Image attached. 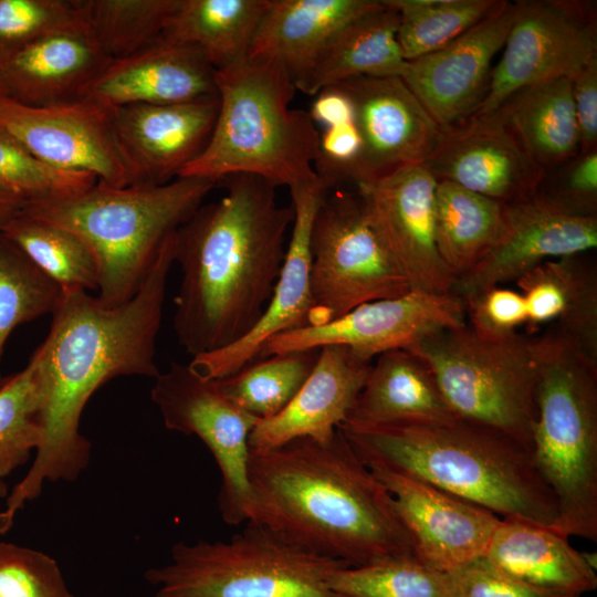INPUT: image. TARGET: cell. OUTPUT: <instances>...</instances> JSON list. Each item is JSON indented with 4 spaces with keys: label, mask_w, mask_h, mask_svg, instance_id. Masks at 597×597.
<instances>
[{
    "label": "cell",
    "mask_w": 597,
    "mask_h": 597,
    "mask_svg": "<svg viewBox=\"0 0 597 597\" xmlns=\"http://www.w3.org/2000/svg\"><path fill=\"white\" fill-rule=\"evenodd\" d=\"M176 232L125 303L109 306L85 291L63 292L49 334L31 357L43 396V438L30 470L0 512V534L41 494L45 481H74L87 467L91 443L80 432V421L91 396L118 376L159 375L156 338L175 263Z\"/></svg>",
    "instance_id": "obj_1"
},
{
    "label": "cell",
    "mask_w": 597,
    "mask_h": 597,
    "mask_svg": "<svg viewBox=\"0 0 597 597\" xmlns=\"http://www.w3.org/2000/svg\"><path fill=\"white\" fill-rule=\"evenodd\" d=\"M223 180L226 195L201 205L176 232L181 279L174 328L192 357L239 341L260 320L294 217L269 181L253 175Z\"/></svg>",
    "instance_id": "obj_2"
},
{
    "label": "cell",
    "mask_w": 597,
    "mask_h": 597,
    "mask_svg": "<svg viewBox=\"0 0 597 597\" xmlns=\"http://www.w3.org/2000/svg\"><path fill=\"white\" fill-rule=\"evenodd\" d=\"M248 478L250 521L308 551L348 566L413 555L390 493L338 428L323 441L251 450Z\"/></svg>",
    "instance_id": "obj_3"
},
{
    "label": "cell",
    "mask_w": 597,
    "mask_h": 597,
    "mask_svg": "<svg viewBox=\"0 0 597 597\" xmlns=\"http://www.w3.org/2000/svg\"><path fill=\"white\" fill-rule=\"evenodd\" d=\"M338 429L365 463L430 483L501 519L553 527L555 499L531 449L493 428L457 418L443 423L356 425Z\"/></svg>",
    "instance_id": "obj_4"
},
{
    "label": "cell",
    "mask_w": 597,
    "mask_h": 597,
    "mask_svg": "<svg viewBox=\"0 0 597 597\" xmlns=\"http://www.w3.org/2000/svg\"><path fill=\"white\" fill-rule=\"evenodd\" d=\"M218 115L208 144L179 177L219 182L253 175L289 189L318 179L320 132L307 111L291 107L296 92L273 60L244 59L216 71Z\"/></svg>",
    "instance_id": "obj_5"
},
{
    "label": "cell",
    "mask_w": 597,
    "mask_h": 597,
    "mask_svg": "<svg viewBox=\"0 0 597 597\" xmlns=\"http://www.w3.org/2000/svg\"><path fill=\"white\" fill-rule=\"evenodd\" d=\"M216 185L195 177L126 187L96 181L78 193L25 205L21 211L77 234L98 264L97 297L116 306L137 293L166 240Z\"/></svg>",
    "instance_id": "obj_6"
},
{
    "label": "cell",
    "mask_w": 597,
    "mask_h": 597,
    "mask_svg": "<svg viewBox=\"0 0 597 597\" xmlns=\"http://www.w3.org/2000/svg\"><path fill=\"white\" fill-rule=\"evenodd\" d=\"M537 418L531 453L557 509L553 526L597 541V358L553 327L535 335Z\"/></svg>",
    "instance_id": "obj_7"
},
{
    "label": "cell",
    "mask_w": 597,
    "mask_h": 597,
    "mask_svg": "<svg viewBox=\"0 0 597 597\" xmlns=\"http://www.w3.org/2000/svg\"><path fill=\"white\" fill-rule=\"evenodd\" d=\"M341 566L249 521L228 542H178L145 578L156 587L149 597H338L328 576Z\"/></svg>",
    "instance_id": "obj_8"
},
{
    "label": "cell",
    "mask_w": 597,
    "mask_h": 597,
    "mask_svg": "<svg viewBox=\"0 0 597 597\" xmlns=\"http://www.w3.org/2000/svg\"><path fill=\"white\" fill-rule=\"evenodd\" d=\"M535 335L486 338L464 323L408 349L431 369L458 418L499 430L531 449L537 418Z\"/></svg>",
    "instance_id": "obj_9"
},
{
    "label": "cell",
    "mask_w": 597,
    "mask_h": 597,
    "mask_svg": "<svg viewBox=\"0 0 597 597\" xmlns=\"http://www.w3.org/2000/svg\"><path fill=\"white\" fill-rule=\"evenodd\" d=\"M310 279L313 307L308 326L326 324L364 303L411 291L357 191L342 188L327 191L314 218Z\"/></svg>",
    "instance_id": "obj_10"
},
{
    "label": "cell",
    "mask_w": 597,
    "mask_h": 597,
    "mask_svg": "<svg viewBox=\"0 0 597 597\" xmlns=\"http://www.w3.org/2000/svg\"><path fill=\"white\" fill-rule=\"evenodd\" d=\"M150 397L167 429L197 436L212 453L222 479L218 506L223 521L249 522L253 511L249 439L260 420L231 402L214 380L175 362L155 378Z\"/></svg>",
    "instance_id": "obj_11"
},
{
    "label": "cell",
    "mask_w": 597,
    "mask_h": 597,
    "mask_svg": "<svg viewBox=\"0 0 597 597\" xmlns=\"http://www.w3.org/2000/svg\"><path fill=\"white\" fill-rule=\"evenodd\" d=\"M596 17L591 1H520L485 98L474 114L494 112L526 86L572 77L597 59Z\"/></svg>",
    "instance_id": "obj_12"
},
{
    "label": "cell",
    "mask_w": 597,
    "mask_h": 597,
    "mask_svg": "<svg viewBox=\"0 0 597 597\" xmlns=\"http://www.w3.org/2000/svg\"><path fill=\"white\" fill-rule=\"evenodd\" d=\"M0 130L53 168L88 174L112 187L135 185L114 133L112 109L78 98L28 105L0 92Z\"/></svg>",
    "instance_id": "obj_13"
},
{
    "label": "cell",
    "mask_w": 597,
    "mask_h": 597,
    "mask_svg": "<svg viewBox=\"0 0 597 597\" xmlns=\"http://www.w3.org/2000/svg\"><path fill=\"white\" fill-rule=\"evenodd\" d=\"M464 323L465 304L454 293L411 290L398 297L364 303L326 324L279 334L263 345L256 359L343 346L371 363L386 352L408 349L436 332Z\"/></svg>",
    "instance_id": "obj_14"
},
{
    "label": "cell",
    "mask_w": 597,
    "mask_h": 597,
    "mask_svg": "<svg viewBox=\"0 0 597 597\" xmlns=\"http://www.w3.org/2000/svg\"><path fill=\"white\" fill-rule=\"evenodd\" d=\"M437 179L422 164L357 185L367 217L410 290L452 293L436 241Z\"/></svg>",
    "instance_id": "obj_15"
},
{
    "label": "cell",
    "mask_w": 597,
    "mask_h": 597,
    "mask_svg": "<svg viewBox=\"0 0 597 597\" xmlns=\"http://www.w3.org/2000/svg\"><path fill=\"white\" fill-rule=\"evenodd\" d=\"M597 247V214L564 207L537 191L506 203L505 229L495 247L455 281L462 300L484 289L516 282L541 263L588 253Z\"/></svg>",
    "instance_id": "obj_16"
},
{
    "label": "cell",
    "mask_w": 597,
    "mask_h": 597,
    "mask_svg": "<svg viewBox=\"0 0 597 597\" xmlns=\"http://www.w3.org/2000/svg\"><path fill=\"white\" fill-rule=\"evenodd\" d=\"M366 464L390 493L421 563L451 573L484 556L501 517L420 479Z\"/></svg>",
    "instance_id": "obj_17"
},
{
    "label": "cell",
    "mask_w": 597,
    "mask_h": 597,
    "mask_svg": "<svg viewBox=\"0 0 597 597\" xmlns=\"http://www.w3.org/2000/svg\"><path fill=\"white\" fill-rule=\"evenodd\" d=\"M339 85L352 98L362 151L352 172L355 187L422 164L442 129L400 76L354 77Z\"/></svg>",
    "instance_id": "obj_18"
},
{
    "label": "cell",
    "mask_w": 597,
    "mask_h": 597,
    "mask_svg": "<svg viewBox=\"0 0 597 597\" xmlns=\"http://www.w3.org/2000/svg\"><path fill=\"white\" fill-rule=\"evenodd\" d=\"M437 180L512 203L534 196L545 176L499 111L442 130L422 163Z\"/></svg>",
    "instance_id": "obj_19"
},
{
    "label": "cell",
    "mask_w": 597,
    "mask_h": 597,
    "mask_svg": "<svg viewBox=\"0 0 597 597\" xmlns=\"http://www.w3.org/2000/svg\"><path fill=\"white\" fill-rule=\"evenodd\" d=\"M505 1L442 49L407 61L400 76L442 130L472 116L488 93L492 61L517 17Z\"/></svg>",
    "instance_id": "obj_20"
},
{
    "label": "cell",
    "mask_w": 597,
    "mask_h": 597,
    "mask_svg": "<svg viewBox=\"0 0 597 597\" xmlns=\"http://www.w3.org/2000/svg\"><path fill=\"white\" fill-rule=\"evenodd\" d=\"M328 189L316 181L290 189L294 217L284 262L272 296L256 324L239 341L192 357L191 369L206 379L219 380L254 362L272 337L308 326L311 293V232L318 207Z\"/></svg>",
    "instance_id": "obj_21"
},
{
    "label": "cell",
    "mask_w": 597,
    "mask_h": 597,
    "mask_svg": "<svg viewBox=\"0 0 597 597\" xmlns=\"http://www.w3.org/2000/svg\"><path fill=\"white\" fill-rule=\"evenodd\" d=\"M217 115L218 96L180 104L113 108L114 133L135 185H160L178 178L208 144Z\"/></svg>",
    "instance_id": "obj_22"
},
{
    "label": "cell",
    "mask_w": 597,
    "mask_h": 597,
    "mask_svg": "<svg viewBox=\"0 0 597 597\" xmlns=\"http://www.w3.org/2000/svg\"><path fill=\"white\" fill-rule=\"evenodd\" d=\"M216 70L196 51L163 40L109 60L77 98L113 109L134 104H180L218 96Z\"/></svg>",
    "instance_id": "obj_23"
},
{
    "label": "cell",
    "mask_w": 597,
    "mask_h": 597,
    "mask_svg": "<svg viewBox=\"0 0 597 597\" xmlns=\"http://www.w3.org/2000/svg\"><path fill=\"white\" fill-rule=\"evenodd\" d=\"M343 346L320 348L317 362L292 401L250 434L252 451H265L298 438L326 440L347 419L370 370Z\"/></svg>",
    "instance_id": "obj_24"
},
{
    "label": "cell",
    "mask_w": 597,
    "mask_h": 597,
    "mask_svg": "<svg viewBox=\"0 0 597 597\" xmlns=\"http://www.w3.org/2000/svg\"><path fill=\"white\" fill-rule=\"evenodd\" d=\"M108 61L87 28L51 34L0 56V92L28 105L76 100Z\"/></svg>",
    "instance_id": "obj_25"
},
{
    "label": "cell",
    "mask_w": 597,
    "mask_h": 597,
    "mask_svg": "<svg viewBox=\"0 0 597 597\" xmlns=\"http://www.w3.org/2000/svg\"><path fill=\"white\" fill-rule=\"evenodd\" d=\"M484 557L496 569L536 590L579 597L597 587V575L568 536L522 519H501Z\"/></svg>",
    "instance_id": "obj_26"
},
{
    "label": "cell",
    "mask_w": 597,
    "mask_h": 597,
    "mask_svg": "<svg viewBox=\"0 0 597 597\" xmlns=\"http://www.w3.org/2000/svg\"><path fill=\"white\" fill-rule=\"evenodd\" d=\"M380 3L381 0H270L247 57L281 63L296 87L337 32Z\"/></svg>",
    "instance_id": "obj_27"
},
{
    "label": "cell",
    "mask_w": 597,
    "mask_h": 597,
    "mask_svg": "<svg viewBox=\"0 0 597 597\" xmlns=\"http://www.w3.org/2000/svg\"><path fill=\"white\" fill-rule=\"evenodd\" d=\"M515 284L526 304L527 334L553 327L597 358V270L587 253L545 261Z\"/></svg>",
    "instance_id": "obj_28"
},
{
    "label": "cell",
    "mask_w": 597,
    "mask_h": 597,
    "mask_svg": "<svg viewBox=\"0 0 597 597\" xmlns=\"http://www.w3.org/2000/svg\"><path fill=\"white\" fill-rule=\"evenodd\" d=\"M458 417L428 367L409 349L376 357L347 419L356 425L443 423Z\"/></svg>",
    "instance_id": "obj_29"
},
{
    "label": "cell",
    "mask_w": 597,
    "mask_h": 597,
    "mask_svg": "<svg viewBox=\"0 0 597 597\" xmlns=\"http://www.w3.org/2000/svg\"><path fill=\"white\" fill-rule=\"evenodd\" d=\"M399 17L387 0L344 25L322 50L296 91L315 96L325 87L360 77L401 76Z\"/></svg>",
    "instance_id": "obj_30"
},
{
    "label": "cell",
    "mask_w": 597,
    "mask_h": 597,
    "mask_svg": "<svg viewBox=\"0 0 597 597\" xmlns=\"http://www.w3.org/2000/svg\"><path fill=\"white\" fill-rule=\"evenodd\" d=\"M270 0H177L160 40L191 49L216 71L247 59Z\"/></svg>",
    "instance_id": "obj_31"
},
{
    "label": "cell",
    "mask_w": 597,
    "mask_h": 597,
    "mask_svg": "<svg viewBox=\"0 0 597 597\" xmlns=\"http://www.w3.org/2000/svg\"><path fill=\"white\" fill-rule=\"evenodd\" d=\"M532 159L546 172L579 154L570 77L526 86L499 108Z\"/></svg>",
    "instance_id": "obj_32"
},
{
    "label": "cell",
    "mask_w": 597,
    "mask_h": 597,
    "mask_svg": "<svg viewBox=\"0 0 597 597\" xmlns=\"http://www.w3.org/2000/svg\"><path fill=\"white\" fill-rule=\"evenodd\" d=\"M505 220L506 203L454 182L437 180L436 241L455 281L495 247L504 232Z\"/></svg>",
    "instance_id": "obj_33"
},
{
    "label": "cell",
    "mask_w": 597,
    "mask_h": 597,
    "mask_svg": "<svg viewBox=\"0 0 597 597\" xmlns=\"http://www.w3.org/2000/svg\"><path fill=\"white\" fill-rule=\"evenodd\" d=\"M0 231L63 292L98 289L96 258L74 232L21 210Z\"/></svg>",
    "instance_id": "obj_34"
},
{
    "label": "cell",
    "mask_w": 597,
    "mask_h": 597,
    "mask_svg": "<svg viewBox=\"0 0 597 597\" xmlns=\"http://www.w3.org/2000/svg\"><path fill=\"white\" fill-rule=\"evenodd\" d=\"M320 349L296 350L259 358L233 375L214 380L235 406L259 420L283 411L312 373Z\"/></svg>",
    "instance_id": "obj_35"
},
{
    "label": "cell",
    "mask_w": 597,
    "mask_h": 597,
    "mask_svg": "<svg viewBox=\"0 0 597 597\" xmlns=\"http://www.w3.org/2000/svg\"><path fill=\"white\" fill-rule=\"evenodd\" d=\"M399 17L406 61L438 51L498 10L504 0H387Z\"/></svg>",
    "instance_id": "obj_36"
},
{
    "label": "cell",
    "mask_w": 597,
    "mask_h": 597,
    "mask_svg": "<svg viewBox=\"0 0 597 597\" xmlns=\"http://www.w3.org/2000/svg\"><path fill=\"white\" fill-rule=\"evenodd\" d=\"M88 33L109 60L160 40L177 0H80Z\"/></svg>",
    "instance_id": "obj_37"
},
{
    "label": "cell",
    "mask_w": 597,
    "mask_h": 597,
    "mask_svg": "<svg viewBox=\"0 0 597 597\" xmlns=\"http://www.w3.org/2000/svg\"><path fill=\"white\" fill-rule=\"evenodd\" d=\"M338 597H451V579L415 555L387 557L363 566H341L328 576Z\"/></svg>",
    "instance_id": "obj_38"
},
{
    "label": "cell",
    "mask_w": 597,
    "mask_h": 597,
    "mask_svg": "<svg viewBox=\"0 0 597 597\" xmlns=\"http://www.w3.org/2000/svg\"><path fill=\"white\" fill-rule=\"evenodd\" d=\"M63 291L0 231V363L20 324L53 313ZM3 381L0 375V385Z\"/></svg>",
    "instance_id": "obj_39"
},
{
    "label": "cell",
    "mask_w": 597,
    "mask_h": 597,
    "mask_svg": "<svg viewBox=\"0 0 597 597\" xmlns=\"http://www.w3.org/2000/svg\"><path fill=\"white\" fill-rule=\"evenodd\" d=\"M43 396L35 363L0 385V478L28 462L43 438Z\"/></svg>",
    "instance_id": "obj_40"
},
{
    "label": "cell",
    "mask_w": 597,
    "mask_h": 597,
    "mask_svg": "<svg viewBox=\"0 0 597 597\" xmlns=\"http://www.w3.org/2000/svg\"><path fill=\"white\" fill-rule=\"evenodd\" d=\"M96 181L92 175L61 170L42 163L0 130V192L23 206L78 193Z\"/></svg>",
    "instance_id": "obj_41"
},
{
    "label": "cell",
    "mask_w": 597,
    "mask_h": 597,
    "mask_svg": "<svg viewBox=\"0 0 597 597\" xmlns=\"http://www.w3.org/2000/svg\"><path fill=\"white\" fill-rule=\"evenodd\" d=\"M83 28L80 0H0V56L41 38Z\"/></svg>",
    "instance_id": "obj_42"
},
{
    "label": "cell",
    "mask_w": 597,
    "mask_h": 597,
    "mask_svg": "<svg viewBox=\"0 0 597 597\" xmlns=\"http://www.w3.org/2000/svg\"><path fill=\"white\" fill-rule=\"evenodd\" d=\"M0 597H75L50 555L0 542Z\"/></svg>",
    "instance_id": "obj_43"
},
{
    "label": "cell",
    "mask_w": 597,
    "mask_h": 597,
    "mask_svg": "<svg viewBox=\"0 0 597 597\" xmlns=\"http://www.w3.org/2000/svg\"><path fill=\"white\" fill-rule=\"evenodd\" d=\"M463 301L468 325L483 337L506 338L526 325V304L519 290L496 285L476 292Z\"/></svg>",
    "instance_id": "obj_44"
},
{
    "label": "cell",
    "mask_w": 597,
    "mask_h": 597,
    "mask_svg": "<svg viewBox=\"0 0 597 597\" xmlns=\"http://www.w3.org/2000/svg\"><path fill=\"white\" fill-rule=\"evenodd\" d=\"M552 171L540 192L574 211L597 214V150L579 153Z\"/></svg>",
    "instance_id": "obj_45"
},
{
    "label": "cell",
    "mask_w": 597,
    "mask_h": 597,
    "mask_svg": "<svg viewBox=\"0 0 597 597\" xmlns=\"http://www.w3.org/2000/svg\"><path fill=\"white\" fill-rule=\"evenodd\" d=\"M449 574L451 597H561L536 590L509 577L484 556Z\"/></svg>",
    "instance_id": "obj_46"
},
{
    "label": "cell",
    "mask_w": 597,
    "mask_h": 597,
    "mask_svg": "<svg viewBox=\"0 0 597 597\" xmlns=\"http://www.w3.org/2000/svg\"><path fill=\"white\" fill-rule=\"evenodd\" d=\"M580 150H597V59L570 77Z\"/></svg>",
    "instance_id": "obj_47"
},
{
    "label": "cell",
    "mask_w": 597,
    "mask_h": 597,
    "mask_svg": "<svg viewBox=\"0 0 597 597\" xmlns=\"http://www.w3.org/2000/svg\"><path fill=\"white\" fill-rule=\"evenodd\" d=\"M307 112L314 124L322 128L356 119L353 101L339 85L320 91Z\"/></svg>",
    "instance_id": "obj_48"
},
{
    "label": "cell",
    "mask_w": 597,
    "mask_h": 597,
    "mask_svg": "<svg viewBox=\"0 0 597 597\" xmlns=\"http://www.w3.org/2000/svg\"><path fill=\"white\" fill-rule=\"evenodd\" d=\"M23 205L0 192V230L21 210Z\"/></svg>",
    "instance_id": "obj_49"
},
{
    "label": "cell",
    "mask_w": 597,
    "mask_h": 597,
    "mask_svg": "<svg viewBox=\"0 0 597 597\" xmlns=\"http://www.w3.org/2000/svg\"><path fill=\"white\" fill-rule=\"evenodd\" d=\"M8 495V485L2 478H0V498Z\"/></svg>",
    "instance_id": "obj_50"
}]
</instances>
